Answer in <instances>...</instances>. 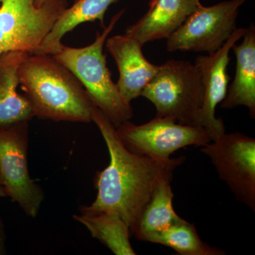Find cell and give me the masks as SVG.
I'll use <instances>...</instances> for the list:
<instances>
[{
	"instance_id": "obj_15",
	"label": "cell",
	"mask_w": 255,
	"mask_h": 255,
	"mask_svg": "<svg viewBox=\"0 0 255 255\" xmlns=\"http://www.w3.org/2000/svg\"><path fill=\"white\" fill-rule=\"evenodd\" d=\"M173 173L164 174L159 179L148 202L142 211L132 236L147 242L151 236L162 232L169 226L182 221L174 211L172 182Z\"/></svg>"
},
{
	"instance_id": "obj_4",
	"label": "cell",
	"mask_w": 255,
	"mask_h": 255,
	"mask_svg": "<svg viewBox=\"0 0 255 255\" xmlns=\"http://www.w3.org/2000/svg\"><path fill=\"white\" fill-rule=\"evenodd\" d=\"M141 96L155 106L156 117L174 119L184 125L199 126L204 88L195 64L167 60L159 65Z\"/></svg>"
},
{
	"instance_id": "obj_7",
	"label": "cell",
	"mask_w": 255,
	"mask_h": 255,
	"mask_svg": "<svg viewBox=\"0 0 255 255\" xmlns=\"http://www.w3.org/2000/svg\"><path fill=\"white\" fill-rule=\"evenodd\" d=\"M28 122L0 131V186L25 214L35 219L44 200V192L28 172Z\"/></svg>"
},
{
	"instance_id": "obj_20",
	"label": "cell",
	"mask_w": 255,
	"mask_h": 255,
	"mask_svg": "<svg viewBox=\"0 0 255 255\" xmlns=\"http://www.w3.org/2000/svg\"><path fill=\"white\" fill-rule=\"evenodd\" d=\"M46 1V0H34V2L36 6H41ZM74 1L75 2V1H78V0H74Z\"/></svg>"
},
{
	"instance_id": "obj_6",
	"label": "cell",
	"mask_w": 255,
	"mask_h": 255,
	"mask_svg": "<svg viewBox=\"0 0 255 255\" xmlns=\"http://www.w3.org/2000/svg\"><path fill=\"white\" fill-rule=\"evenodd\" d=\"M116 130L128 150L157 160H168L179 149L202 147L212 141L204 128L184 125L164 117H156L142 125L127 121L116 128Z\"/></svg>"
},
{
	"instance_id": "obj_1",
	"label": "cell",
	"mask_w": 255,
	"mask_h": 255,
	"mask_svg": "<svg viewBox=\"0 0 255 255\" xmlns=\"http://www.w3.org/2000/svg\"><path fill=\"white\" fill-rule=\"evenodd\" d=\"M92 122L105 139L110 162L104 170L96 174L95 201L90 206H82L80 212L119 215L127 223L132 236L159 179L164 174L174 173L184 163L185 157L157 160L130 152L121 141L110 119L94 105Z\"/></svg>"
},
{
	"instance_id": "obj_3",
	"label": "cell",
	"mask_w": 255,
	"mask_h": 255,
	"mask_svg": "<svg viewBox=\"0 0 255 255\" xmlns=\"http://www.w3.org/2000/svg\"><path fill=\"white\" fill-rule=\"evenodd\" d=\"M125 9L114 15L102 33H97L95 41L83 48H71L63 45L53 55L75 75L86 90L92 103L117 128L133 117L130 103L124 100L112 79L107 66L104 46L107 37L113 31Z\"/></svg>"
},
{
	"instance_id": "obj_5",
	"label": "cell",
	"mask_w": 255,
	"mask_h": 255,
	"mask_svg": "<svg viewBox=\"0 0 255 255\" xmlns=\"http://www.w3.org/2000/svg\"><path fill=\"white\" fill-rule=\"evenodd\" d=\"M68 7L67 0H0V55L9 52L36 54L57 20Z\"/></svg>"
},
{
	"instance_id": "obj_16",
	"label": "cell",
	"mask_w": 255,
	"mask_h": 255,
	"mask_svg": "<svg viewBox=\"0 0 255 255\" xmlns=\"http://www.w3.org/2000/svg\"><path fill=\"white\" fill-rule=\"evenodd\" d=\"M119 0H78L64 11L42 43L38 54L54 55L62 46V38L78 25L99 20L105 28V15L111 5Z\"/></svg>"
},
{
	"instance_id": "obj_19",
	"label": "cell",
	"mask_w": 255,
	"mask_h": 255,
	"mask_svg": "<svg viewBox=\"0 0 255 255\" xmlns=\"http://www.w3.org/2000/svg\"><path fill=\"white\" fill-rule=\"evenodd\" d=\"M6 196V193L2 187L0 186V199ZM6 254V235H5L4 224L0 216V255Z\"/></svg>"
},
{
	"instance_id": "obj_9",
	"label": "cell",
	"mask_w": 255,
	"mask_h": 255,
	"mask_svg": "<svg viewBox=\"0 0 255 255\" xmlns=\"http://www.w3.org/2000/svg\"><path fill=\"white\" fill-rule=\"evenodd\" d=\"M246 0H229L211 6H201L167 38L169 52L219 50L236 28L240 7Z\"/></svg>"
},
{
	"instance_id": "obj_8",
	"label": "cell",
	"mask_w": 255,
	"mask_h": 255,
	"mask_svg": "<svg viewBox=\"0 0 255 255\" xmlns=\"http://www.w3.org/2000/svg\"><path fill=\"white\" fill-rule=\"evenodd\" d=\"M221 180L240 202L255 211V140L241 132L223 133L202 146Z\"/></svg>"
},
{
	"instance_id": "obj_2",
	"label": "cell",
	"mask_w": 255,
	"mask_h": 255,
	"mask_svg": "<svg viewBox=\"0 0 255 255\" xmlns=\"http://www.w3.org/2000/svg\"><path fill=\"white\" fill-rule=\"evenodd\" d=\"M18 79L35 117L54 122H92L93 103L86 90L53 55H26L20 64Z\"/></svg>"
},
{
	"instance_id": "obj_10",
	"label": "cell",
	"mask_w": 255,
	"mask_h": 255,
	"mask_svg": "<svg viewBox=\"0 0 255 255\" xmlns=\"http://www.w3.org/2000/svg\"><path fill=\"white\" fill-rule=\"evenodd\" d=\"M246 28H236L233 34L219 50L207 55H198L195 65L201 75L204 100L199 114V126L209 132L213 140L226 132L224 122L216 118V109L226 97L230 77L227 67L230 51L233 45L243 38Z\"/></svg>"
},
{
	"instance_id": "obj_18",
	"label": "cell",
	"mask_w": 255,
	"mask_h": 255,
	"mask_svg": "<svg viewBox=\"0 0 255 255\" xmlns=\"http://www.w3.org/2000/svg\"><path fill=\"white\" fill-rule=\"evenodd\" d=\"M147 242L172 248L182 255H223L224 251L204 243L195 226L183 219L162 232L151 236Z\"/></svg>"
},
{
	"instance_id": "obj_12",
	"label": "cell",
	"mask_w": 255,
	"mask_h": 255,
	"mask_svg": "<svg viewBox=\"0 0 255 255\" xmlns=\"http://www.w3.org/2000/svg\"><path fill=\"white\" fill-rule=\"evenodd\" d=\"M201 6L199 0H150L146 14L128 27L126 34L142 46L148 42L167 39Z\"/></svg>"
},
{
	"instance_id": "obj_17",
	"label": "cell",
	"mask_w": 255,
	"mask_h": 255,
	"mask_svg": "<svg viewBox=\"0 0 255 255\" xmlns=\"http://www.w3.org/2000/svg\"><path fill=\"white\" fill-rule=\"evenodd\" d=\"M74 219L84 225L92 236L117 255H135L130 243V228L119 215L102 212L96 214L74 215Z\"/></svg>"
},
{
	"instance_id": "obj_13",
	"label": "cell",
	"mask_w": 255,
	"mask_h": 255,
	"mask_svg": "<svg viewBox=\"0 0 255 255\" xmlns=\"http://www.w3.org/2000/svg\"><path fill=\"white\" fill-rule=\"evenodd\" d=\"M26 55L21 52L0 55V131L35 117L27 98L18 91V68Z\"/></svg>"
},
{
	"instance_id": "obj_11",
	"label": "cell",
	"mask_w": 255,
	"mask_h": 255,
	"mask_svg": "<svg viewBox=\"0 0 255 255\" xmlns=\"http://www.w3.org/2000/svg\"><path fill=\"white\" fill-rule=\"evenodd\" d=\"M105 45L118 67L119 91L124 100L130 103L141 96L145 87L158 71L159 65L146 59L142 52L143 46L129 35L111 37Z\"/></svg>"
},
{
	"instance_id": "obj_14",
	"label": "cell",
	"mask_w": 255,
	"mask_h": 255,
	"mask_svg": "<svg viewBox=\"0 0 255 255\" xmlns=\"http://www.w3.org/2000/svg\"><path fill=\"white\" fill-rule=\"evenodd\" d=\"M243 42L233 45L236 56L235 78L221 102V107L231 110L244 106L255 118V26L252 23L243 37Z\"/></svg>"
}]
</instances>
